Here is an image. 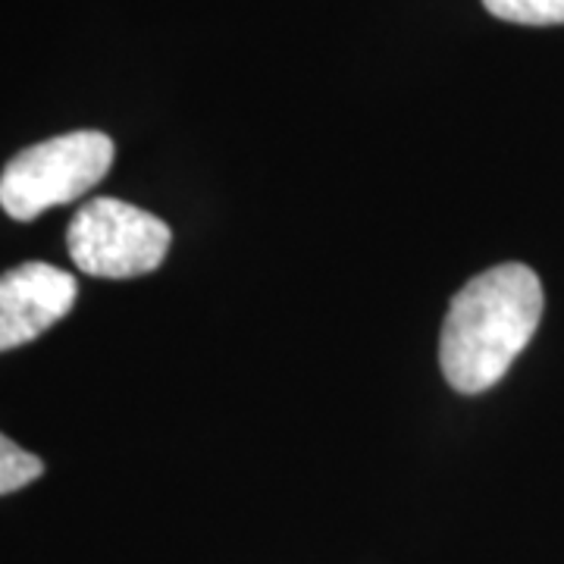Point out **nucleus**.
Instances as JSON below:
<instances>
[{"label":"nucleus","mask_w":564,"mask_h":564,"mask_svg":"<svg viewBox=\"0 0 564 564\" xmlns=\"http://www.w3.org/2000/svg\"><path fill=\"white\" fill-rule=\"evenodd\" d=\"M484 7L518 25H564V0H484Z\"/></svg>","instance_id":"obj_5"},{"label":"nucleus","mask_w":564,"mask_h":564,"mask_svg":"<svg viewBox=\"0 0 564 564\" xmlns=\"http://www.w3.org/2000/svg\"><path fill=\"white\" fill-rule=\"evenodd\" d=\"M170 226L154 214L120 198H95L82 204L69 223V258L88 276L132 280L158 270L170 251Z\"/></svg>","instance_id":"obj_3"},{"label":"nucleus","mask_w":564,"mask_h":564,"mask_svg":"<svg viewBox=\"0 0 564 564\" xmlns=\"http://www.w3.org/2000/svg\"><path fill=\"white\" fill-rule=\"evenodd\" d=\"M113 163V141L82 129L39 141L20 151L0 173V207L13 220L29 223L47 207L69 204L91 192Z\"/></svg>","instance_id":"obj_2"},{"label":"nucleus","mask_w":564,"mask_h":564,"mask_svg":"<svg viewBox=\"0 0 564 564\" xmlns=\"http://www.w3.org/2000/svg\"><path fill=\"white\" fill-rule=\"evenodd\" d=\"M79 299L76 276L51 263H20L0 273V351L39 339Z\"/></svg>","instance_id":"obj_4"},{"label":"nucleus","mask_w":564,"mask_h":564,"mask_svg":"<svg viewBox=\"0 0 564 564\" xmlns=\"http://www.w3.org/2000/svg\"><path fill=\"white\" fill-rule=\"evenodd\" d=\"M44 474V464L32 452H25L13 440L0 433V496L17 492L22 486L35 484Z\"/></svg>","instance_id":"obj_6"},{"label":"nucleus","mask_w":564,"mask_h":564,"mask_svg":"<svg viewBox=\"0 0 564 564\" xmlns=\"http://www.w3.org/2000/svg\"><path fill=\"white\" fill-rule=\"evenodd\" d=\"M543 317V282L524 263L477 273L448 304L440 367L462 395H480L502 380Z\"/></svg>","instance_id":"obj_1"}]
</instances>
